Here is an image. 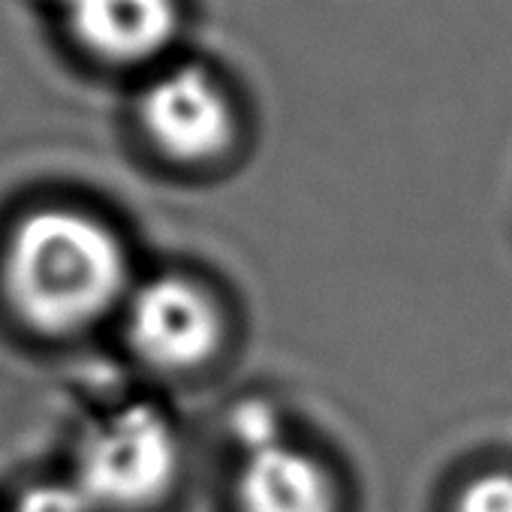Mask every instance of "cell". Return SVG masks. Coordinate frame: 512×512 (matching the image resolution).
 I'll list each match as a JSON object with an SVG mask.
<instances>
[{"label":"cell","instance_id":"cell-1","mask_svg":"<svg viewBox=\"0 0 512 512\" xmlns=\"http://www.w3.org/2000/svg\"><path fill=\"white\" fill-rule=\"evenodd\" d=\"M130 263L121 238L73 208L28 214L7 244V290L40 332H79L124 296Z\"/></svg>","mask_w":512,"mask_h":512},{"label":"cell","instance_id":"cell-2","mask_svg":"<svg viewBox=\"0 0 512 512\" xmlns=\"http://www.w3.org/2000/svg\"><path fill=\"white\" fill-rule=\"evenodd\" d=\"M178 434L151 404H127L88 428L76 455V485L97 509H142L178 473Z\"/></svg>","mask_w":512,"mask_h":512},{"label":"cell","instance_id":"cell-3","mask_svg":"<svg viewBox=\"0 0 512 512\" xmlns=\"http://www.w3.org/2000/svg\"><path fill=\"white\" fill-rule=\"evenodd\" d=\"M127 338L145 362L166 371H187L217 350L220 314L199 284L160 275L130 296Z\"/></svg>","mask_w":512,"mask_h":512},{"label":"cell","instance_id":"cell-4","mask_svg":"<svg viewBox=\"0 0 512 512\" xmlns=\"http://www.w3.org/2000/svg\"><path fill=\"white\" fill-rule=\"evenodd\" d=\"M139 118L148 139L181 163L223 154L235 133L229 97L202 67H175L151 82Z\"/></svg>","mask_w":512,"mask_h":512},{"label":"cell","instance_id":"cell-5","mask_svg":"<svg viewBox=\"0 0 512 512\" xmlns=\"http://www.w3.org/2000/svg\"><path fill=\"white\" fill-rule=\"evenodd\" d=\"M73 37L100 61L139 64L175 37V0H67Z\"/></svg>","mask_w":512,"mask_h":512},{"label":"cell","instance_id":"cell-6","mask_svg":"<svg viewBox=\"0 0 512 512\" xmlns=\"http://www.w3.org/2000/svg\"><path fill=\"white\" fill-rule=\"evenodd\" d=\"M335 503L329 470L290 443L247 455L241 464V512H335Z\"/></svg>","mask_w":512,"mask_h":512},{"label":"cell","instance_id":"cell-7","mask_svg":"<svg viewBox=\"0 0 512 512\" xmlns=\"http://www.w3.org/2000/svg\"><path fill=\"white\" fill-rule=\"evenodd\" d=\"M229 434L238 443V449L244 452V458L287 443L284 434H281L278 410L269 401H263V398H247V401L232 407V413H229Z\"/></svg>","mask_w":512,"mask_h":512},{"label":"cell","instance_id":"cell-8","mask_svg":"<svg viewBox=\"0 0 512 512\" xmlns=\"http://www.w3.org/2000/svg\"><path fill=\"white\" fill-rule=\"evenodd\" d=\"M455 512H512V473L494 470L470 479L458 494Z\"/></svg>","mask_w":512,"mask_h":512},{"label":"cell","instance_id":"cell-9","mask_svg":"<svg viewBox=\"0 0 512 512\" xmlns=\"http://www.w3.org/2000/svg\"><path fill=\"white\" fill-rule=\"evenodd\" d=\"M13 512H97V506L76 482H46L28 488Z\"/></svg>","mask_w":512,"mask_h":512}]
</instances>
